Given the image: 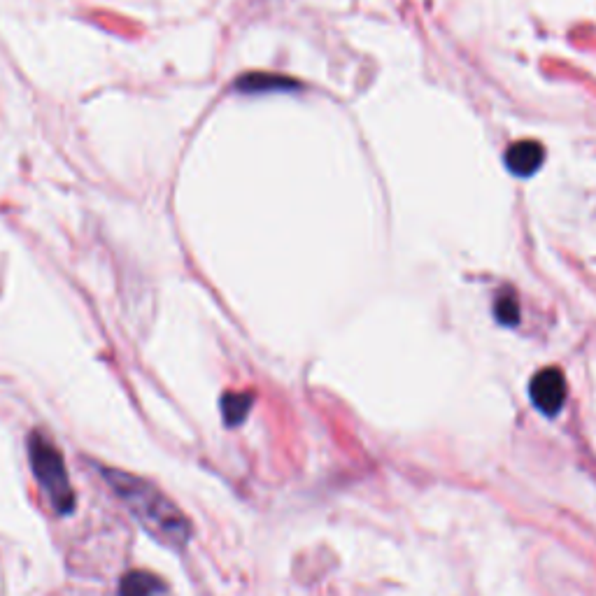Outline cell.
<instances>
[{"instance_id":"52a82bcc","label":"cell","mask_w":596,"mask_h":596,"mask_svg":"<svg viewBox=\"0 0 596 596\" xmlns=\"http://www.w3.org/2000/svg\"><path fill=\"white\" fill-rule=\"evenodd\" d=\"M254 406V394L250 392H229L222 396V417L226 427H238L247 420Z\"/></svg>"},{"instance_id":"6da1fadb","label":"cell","mask_w":596,"mask_h":596,"mask_svg":"<svg viewBox=\"0 0 596 596\" xmlns=\"http://www.w3.org/2000/svg\"><path fill=\"white\" fill-rule=\"evenodd\" d=\"M101 473L126 510L136 517V522L156 543L166 545L170 550L187 548L191 534H194L191 520L154 482L119 471V468H103Z\"/></svg>"},{"instance_id":"7a4b0ae2","label":"cell","mask_w":596,"mask_h":596,"mask_svg":"<svg viewBox=\"0 0 596 596\" xmlns=\"http://www.w3.org/2000/svg\"><path fill=\"white\" fill-rule=\"evenodd\" d=\"M28 461H31V471L47 494L49 503L59 515H70L75 510V489L70 485L66 459L59 447H56L47 436L40 431H33L28 436Z\"/></svg>"},{"instance_id":"3957f363","label":"cell","mask_w":596,"mask_h":596,"mask_svg":"<svg viewBox=\"0 0 596 596\" xmlns=\"http://www.w3.org/2000/svg\"><path fill=\"white\" fill-rule=\"evenodd\" d=\"M529 394L534 406L543 415H557L566 401V380L559 368H543L534 375L529 385Z\"/></svg>"},{"instance_id":"277c9868","label":"cell","mask_w":596,"mask_h":596,"mask_svg":"<svg viewBox=\"0 0 596 596\" xmlns=\"http://www.w3.org/2000/svg\"><path fill=\"white\" fill-rule=\"evenodd\" d=\"M545 149L536 140H520L506 149V166L517 177H531L543 166Z\"/></svg>"},{"instance_id":"8992f818","label":"cell","mask_w":596,"mask_h":596,"mask_svg":"<svg viewBox=\"0 0 596 596\" xmlns=\"http://www.w3.org/2000/svg\"><path fill=\"white\" fill-rule=\"evenodd\" d=\"M298 84L294 80H287V77L280 75H268V73H252L240 77L236 82L238 91H245V94H261V91H289L296 89Z\"/></svg>"},{"instance_id":"ba28073f","label":"cell","mask_w":596,"mask_h":596,"mask_svg":"<svg viewBox=\"0 0 596 596\" xmlns=\"http://www.w3.org/2000/svg\"><path fill=\"white\" fill-rule=\"evenodd\" d=\"M494 315L503 326H517V322H520V303H517L515 294L503 292L499 298H496Z\"/></svg>"},{"instance_id":"5b68a950","label":"cell","mask_w":596,"mask_h":596,"mask_svg":"<svg viewBox=\"0 0 596 596\" xmlns=\"http://www.w3.org/2000/svg\"><path fill=\"white\" fill-rule=\"evenodd\" d=\"M163 590L166 585L149 571H129L119 580V596H156Z\"/></svg>"}]
</instances>
